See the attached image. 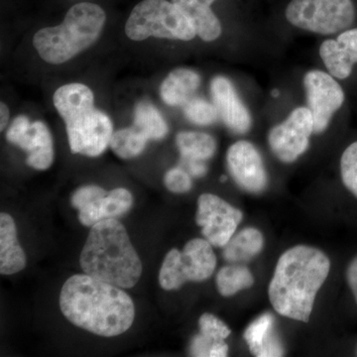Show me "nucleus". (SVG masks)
I'll return each mask as SVG.
<instances>
[{"label":"nucleus","mask_w":357,"mask_h":357,"mask_svg":"<svg viewBox=\"0 0 357 357\" xmlns=\"http://www.w3.org/2000/svg\"><path fill=\"white\" fill-rule=\"evenodd\" d=\"M213 105L223 123L236 134H245L252 126V117L227 77L217 76L211 82Z\"/></svg>","instance_id":"nucleus-13"},{"label":"nucleus","mask_w":357,"mask_h":357,"mask_svg":"<svg viewBox=\"0 0 357 357\" xmlns=\"http://www.w3.org/2000/svg\"><path fill=\"white\" fill-rule=\"evenodd\" d=\"M319 56L333 77L347 79L357 63V28L342 32L337 40H326L319 47Z\"/></svg>","instance_id":"nucleus-15"},{"label":"nucleus","mask_w":357,"mask_h":357,"mask_svg":"<svg viewBox=\"0 0 357 357\" xmlns=\"http://www.w3.org/2000/svg\"><path fill=\"white\" fill-rule=\"evenodd\" d=\"M272 96H275V98H277V96H279V91H277V89H275V91H272Z\"/></svg>","instance_id":"nucleus-36"},{"label":"nucleus","mask_w":357,"mask_h":357,"mask_svg":"<svg viewBox=\"0 0 357 357\" xmlns=\"http://www.w3.org/2000/svg\"><path fill=\"white\" fill-rule=\"evenodd\" d=\"M201 84L198 73L185 68L174 70L164 79L160 88L162 100L170 107H178L189 102Z\"/></svg>","instance_id":"nucleus-19"},{"label":"nucleus","mask_w":357,"mask_h":357,"mask_svg":"<svg viewBox=\"0 0 357 357\" xmlns=\"http://www.w3.org/2000/svg\"><path fill=\"white\" fill-rule=\"evenodd\" d=\"M84 274L122 289L133 288L142 263L122 223L115 218L91 227L79 258Z\"/></svg>","instance_id":"nucleus-3"},{"label":"nucleus","mask_w":357,"mask_h":357,"mask_svg":"<svg viewBox=\"0 0 357 357\" xmlns=\"http://www.w3.org/2000/svg\"><path fill=\"white\" fill-rule=\"evenodd\" d=\"M126 33L133 41L156 37L190 41L197 36L191 20L167 0H143L131 11Z\"/></svg>","instance_id":"nucleus-6"},{"label":"nucleus","mask_w":357,"mask_h":357,"mask_svg":"<svg viewBox=\"0 0 357 357\" xmlns=\"http://www.w3.org/2000/svg\"><path fill=\"white\" fill-rule=\"evenodd\" d=\"M102 7L81 2L70 8L60 25L42 28L33 37V45L45 62L64 64L91 46L105 24Z\"/></svg>","instance_id":"nucleus-5"},{"label":"nucleus","mask_w":357,"mask_h":357,"mask_svg":"<svg viewBox=\"0 0 357 357\" xmlns=\"http://www.w3.org/2000/svg\"><path fill=\"white\" fill-rule=\"evenodd\" d=\"M60 307L73 325L105 337L126 333L135 318L133 301L122 288L86 274L66 281Z\"/></svg>","instance_id":"nucleus-1"},{"label":"nucleus","mask_w":357,"mask_h":357,"mask_svg":"<svg viewBox=\"0 0 357 357\" xmlns=\"http://www.w3.org/2000/svg\"><path fill=\"white\" fill-rule=\"evenodd\" d=\"M147 141V138L133 126L115 131L110 139L109 146L121 158L131 159L142 153Z\"/></svg>","instance_id":"nucleus-25"},{"label":"nucleus","mask_w":357,"mask_h":357,"mask_svg":"<svg viewBox=\"0 0 357 357\" xmlns=\"http://www.w3.org/2000/svg\"><path fill=\"white\" fill-rule=\"evenodd\" d=\"M192 356L225 357L229 354V345L225 340H215L206 335H196L190 345Z\"/></svg>","instance_id":"nucleus-27"},{"label":"nucleus","mask_w":357,"mask_h":357,"mask_svg":"<svg viewBox=\"0 0 357 357\" xmlns=\"http://www.w3.org/2000/svg\"><path fill=\"white\" fill-rule=\"evenodd\" d=\"M182 163L187 167L188 172L194 176V177H203V176L206 175V171H208L206 166L204 164V161L182 159Z\"/></svg>","instance_id":"nucleus-32"},{"label":"nucleus","mask_w":357,"mask_h":357,"mask_svg":"<svg viewBox=\"0 0 357 357\" xmlns=\"http://www.w3.org/2000/svg\"><path fill=\"white\" fill-rule=\"evenodd\" d=\"M340 173L345 188L357 198V141L344 150L340 159Z\"/></svg>","instance_id":"nucleus-28"},{"label":"nucleus","mask_w":357,"mask_h":357,"mask_svg":"<svg viewBox=\"0 0 357 357\" xmlns=\"http://www.w3.org/2000/svg\"><path fill=\"white\" fill-rule=\"evenodd\" d=\"M217 266V256L206 239L195 238L185 243L182 251L172 249L167 253L159 282L166 291L177 290L187 282L210 278Z\"/></svg>","instance_id":"nucleus-7"},{"label":"nucleus","mask_w":357,"mask_h":357,"mask_svg":"<svg viewBox=\"0 0 357 357\" xmlns=\"http://www.w3.org/2000/svg\"><path fill=\"white\" fill-rule=\"evenodd\" d=\"M286 18L300 29L331 35L344 31L356 20L352 0H292Z\"/></svg>","instance_id":"nucleus-8"},{"label":"nucleus","mask_w":357,"mask_h":357,"mask_svg":"<svg viewBox=\"0 0 357 357\" xmlns=\"http://www.w3.org/2000/svg\"><path fill=\"white\" fill-rule=\"evenodd\" d=\"M202 335L215 340H225L229 337L231 331L225 323L211 314H204L199 321Z\"/></svg>","instance_id":"nucleus-29"},{"label":"nucleus","mask_w":357,"mask_h":357,"mask_svg":"<svg viewBox=\"0 0 357 357\" xmlns=\"http://www.w3.org/2000/svg\"><path fill=\"white\" fill-rule=\"evenodd\" d=\"M356 356H357V347H356Z\"/></svg>","instance_id":"nucleus-38"},{"label":"nucleus","mask_w":357,"mask_h":357,"mask_svg":"<svg viewBox=\"0 0 357 357\" xmlns=\"http://www.w3.org/2000/svg\"><path fill=\"white\" fill-rule=\"evenodd\" d=\"M314 133V119L307 107H298L285 121L268 134V143L275 156L284 163H293L307 151Z\"/></svg>","instance_id":"nucleus-9"},{"label":"nucleus","mask_w":357,"mask_h":357,"mask_svg":"<svg viewBox=\"0 0 357 357\" xmlns=\"http://www.w3.org/2000/svg\"><path fill=\"white\" fill-rule=\"evenodd\" d=\"M184 114L188 121L197 126H211L220 117L215 105L202 98H192L185 103Z\"/></svg>","instance_id":"nucleus-26"},{"label":"nucleus","mask_w":357,"mask_h":357,"mask_svg":"<svg viewBox=\"0 0 357 357\" xmlns=\"http://www.w3.org/2000/svg\"><path fill=\"white\" fill-rule=\"evenodd\" d=\"M330 270V259L319 249L307 245L288 249L279 258L268 288L275 311L295 321H309Z\"/></svg>","instance_id":"nucleus-2"},{"label":"nucleus","mask_w":357,"mask_h":357,"mask_svg":"<svg viewBox=\"0 0 357 357\" xmlns=\"http://www.w3.org/2000/svg\"><path fill=\"white\" fill-rule=\"evenodd\" d=\"M304 86L307 109L314 119V133L324 132L333 114L344 105V89L332 75L319 70H310L305 75Z\"/></svg>","instance_id":"nucleus-11"},{"label":"nucleus","mask_w":357,"mask_h":357,"mask_svg":"<svg viewBox=\"0 0 357 357\" xmlns=\"http://www.w3.org/2000/svg\"><path fill=\"white\" fill-rule=\"evenodd\" d=\"M164 184L169 191L175 194H185L192 189V178L190 174L182 168H173L166 173Z\"/></svg>","instance_id":"nucleus-30"},{"label":"nucleus","mask_w":357,"mask_h":357,"mask_svg":"<svg viewBox=\"0 0 357 357\" xmlns=\"http://www.w3.org/2000/svg\"><path fill=\"white\" fill-rule=\"evenodd\" d=\"M227 176H222V178H220V181H222V182H225V181H227Z\"/></svg>","instance_id":"nucleus-37"},{"label":"nucleus","mask_w":357,"mask_h":357,"mask_svg":"<svg viewBox=\"0 0 357 357\" xmlns=\"http://www.w3.org/2000/svg\"><path fill=\"white\" fill-rule=\"evenodd\" d=\"M7 140L29 153L26 162L32 168L43 171L53 164V138L43 122L35 121L31 126L17 129L7 136Z\"/></svg>","instance_id":"nucleus-14"},{"label":"nucleus","mask_w":357,"mask_h":357,"mask_svg":"<svg viewBox=\"0 0 357 357\" xmlns=\"http://www.w3.org/2000/svg\"><path fill=\"white\" fill-rule=\"evenodd\" d=\"M227 163L234 182L244 191L260 194L266 189V169L252 143L241 140L232 144L227 153Z\"/></svg>","instance_id":"nucleus-12"},{"label":"nucleus","mask_w":357,"mask_h":357,"mask_svg":"<svg viewBox=\"0 0 357 357\" xmlns=\"http://www.w3.org/2000/svg\"><path fill=\"white\" fill-rule=\"evenodd\" d=\"M264 237L259 230L248 227L230 238L223 248V258L230 263L246 262L261 252Z\"/></svg>","instance_id":"nucleus-21"},{"label":"nucleus","mask_w":357,"mask_h":357,"mask_svg":"<svg viewBox=\"0 0 357 357\" xmlns=\"http://www.w3.org/2000/svg\"><path fill=\"white\" fill-rule=\"evenodd\" d=\"M107 191L98 185H84L77 189L73 195L72 204L74 208L81 210L86 204L93 203L96 199L102 198L107 195Z\"/></svg>","instance_id":"nucleus-31"},{"label":"nucleus","mask_w":357,"mask_h":357,"mask_svg":"<svg viewBox=\"0 0 357 357\" xmlns=\"http://www.w3.org/2000/svg\"><path fill=\"white\" fill-rule=\"evenodd\" d=\"M53 102L65 121L73 153L98 157L107 150L114 126L109 115L96 109L93 93L88 86L65 84L54 93Z\"/></svg>","instance_id":"nucleus-4"},{"label":"nucleus","mask_w":357,"mask_h":357,"mask_svg":"<svg viewBox=\"0 0 357 357\" xmlns=\"http://www.w3.org/2000/svg\"><path fill=\"white\" fill-rule=\"evenodd\" d=\"M347 279L357 304V256L349 263V267H347Z\"/></svg>","instance_id":"nucleus-33"},{"label":"nucleus","mask_w":357,"mask_h":357,"mask_svg":"<svg viewBox=\"0 0 357 357\" xmlns=\"http://www.w3.org/2000/svg\"><path fill=\"white\" fill-rule=\"evenodd\" d=\"M26 266V255L17 241L15 222L8 213L0 215V273L13 275Z\"/></svg>","instance_id":"nucleus-18"},{"label":"nucleus","mask_w":357,"mask_h":357,"mask_svg":"<svg viewBox=\"0 0 357 357\" xmlns=\"http://www.w3.org/2000/svg\"><path fill=\"white\" fill-rule=\"evenodd\" d=\"M172 2L191 20L197 35L204 41H215L222 35V24L211 6L198 0H172Z\"/></svg>","instance_id":"nucleus-20"},{"label":"nucleus","mask_w":357,"mask_h":357,"mask_svg":"<svg viewBox=\"0 0 357 357\" xmlns=\"http://www.w3.org/2000/svg\"><path fill=\"white\" fill-rule=\"evenodd\" d=\"M243 215L238 208L213 194H203L198 199L196 222L204 238L215 248H225L236 234Z\"/></svg>","instance_id":"nucleus-10"},{"label":"nucleus","mask_w":357,"mask_h":357,"mask_svg":"<svg viewBox=\"0 0 357 357\" xmlns=\"http://www.w3.org/2000/svg\"><path fill=\"white\" fill-rule=\"evenodd\" d=\"M133 197L128 190L117 188L107 192L102 198L96 199L79 210V220L86 227H93L96 222L121 217L130 210Z\"/></svg>","instance_id":"nucleus-17"},{"label":"nucleus","mask_w":357,"mask_h":357,"mask_svg":"<svg viewBox=\"0 0 357 357\" xmlns=\"http://www.w3.org/2000/svg\"><path fill=\"white\" fill-rule=\"evenodd\" d=\"M134 128L148 140H161L168 133V124L152 103L141 102L136 105Z\"/></svg>","instance_id":"nucleus-23"},{"label":"nucleus","mask_w":357,"mask_h":357,"mask_svg":"<svg viewBox=\"0 0 357 357\" xmlns=\"http://www.w3.org/2000/svg\"><path fill=\"white\" fill-rule=\"evenodd\" d=\"M198 1L201 2V3L206 4V6H211L215 0H198Z\"/></svg>","instance_id":"nucleus-35"},{"label":"nucleus","mask_w":357,"mask_h":357,"mask_svg":"<svg viewBox=\"0 0 357 357\" xmlns=\"http://www.w3.org/2000/svg\"><path fill=\"white\" fill-rule=\"evenodd\" d=\"M182 159L204 161L211 158L217 150V142L210 134L182 131L176 138Z\"/></svg>","instance_id":"nucleus-22"},{"label":"nucleus","mask_w":357,"mask_h":357,"mask_svg":"<svg viewBox=\"0 0 357 357\" xmlns=\"http://www.w3.org/2000/svg\"><path fill=\"white\" fill-rule=\"evenodd\" d=\"M253 284L252 273L248 268L241 265L222 267L217 275L218 290L223 297H231L241 291L252 287Z\"/></svg>","instance_id":"nucleus-24"},{"label":"nucleus","mask_w":357,"mask_h":357,"mask_svg":"<svg viewBox=\"0 0 357 357\" xmlns=\"http://www.w3.org/2000/svg\"><path fill=\"white\" fill-rule=\"evenodd\" d=\"M244 340L250 351L257 357L284 356V347L276 332L273 314L265 312L250 324L244 332Z\"/></svg>","instance_id":"nucleus-16"},{"label":"nucleus","mask_w":357,"mask_h":357,"mask_svg":"<svg viewBox=\"0 0 357 357\" xmlns=\"http://www.w3.org/2000/svg\"><path fill=\"white\" fill-rule=\"evenodd\" d=\"M9 115H10V112H9L8 107H7L6 103L1 102V107H0V116H1L0 129H1V131L6 128L7 122L9 121Z\"/></svg>","instance_id":"nucleus-34"}]
</instances>
